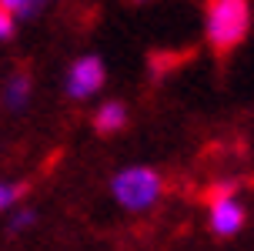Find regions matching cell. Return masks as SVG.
Segmentation results:
<instances>
[{
	"mask_svg": "<svg viewBox=\"0 0 254 251\" xmlns=\"http://www.w3.org/2000/svg\"><path fill=\"white\" fill-rule=\"evenodd\" d=\"M204 34L207 44L217 54H228L248 37V27H251V7L248 0H207L204 7Z\"/></svg>",
	"mask_w": 254,
	"mask_h": 251,
	"instance_id": "6da1fadb",
	"label": "cell"
},
{
	"mask_svg": "<svg viewBox=\"0 0 254 251\" xmlns=\"http://www.w3.org/2000/svg\"><path fill=\"white\" fill-rule=\"evenodd\" d=\"M161 194H164V177L154 167L134 164L114 177V198L127 211H147L161 201Z\"/></svg>",
	"mask_w": 254,
	"mask_h": 251,
	"instance_id": "7a4b0ae2",
	"label": "cell"
},
{
	"mask_svg": "<svg viewBox=\"0 0 254 251\" xmlns=\"http://www.w3.org/2000/svg\"><path fill=\"white\" fill-rule=\"evenodd\" d=\"M104 61L101 57H80V61L70 64V71H67V94L77 100L90 97V94H97L104 87Z\"/></svg>",
	"mask_w": 254,
	"mask_h": 251,
	"instance_id": "3957f363",
	"label": "cell"
},
{
	"mask_svg": "<svg viewBox=\"0 0 254 251\" xmlns=\"http://www.w3.org/2000/svg\"><path fill=\"white\" fill-rule=\"evenodd\" d=\"M211 201V228L221 238H231L244 228V208L234 194H221V198H207Z\"/></svg>",
	"mask_w": 254,
	"mask_h": 251,
	"instance_id": "277c9868",
	"label": "cell"
},
{
	"mask_svg": "<svg viewBox=\"0 0 254 251\" xmlns=\"http://www.w3.org/2000/svg\"><path fill=\"white\" fill-rule=\"evenodd\" d=\"M124 124H127V111H124V104H117V100H107L101 111L94 114L97 134H114V131H121Z\"/></svg>",
	"mask_w": 254,
	"mask_h": 251,
	"instance_id": "5b68a950",
	"label": "cell"
},
{
	"mask_svg": "<svg viewBox=\"0 0 254 251\" xmlns=\"http://www.w3.org/2000/svg\"><path fill=\"white\" fill-rule=\"evenodd\" d=\"M27 94H30V81H27V74H17L10 81V87H7V104L10 107H20L27 100Z\"/></svg>",
	"mask_w": 254,
	"mask_h": 251,
	"instance_id": "8992f818",
	"label": "cell"
},
{
	"mask_svg": "<svg viewBox=\"0 0 254 251\" xmlns=\"http://www.w3.org/2000/svg\"><path fill=\"white\" fill-rule=\"evenodd\" d=\"M24 191H27V184H0V211H3V208H10Z\"/></svg>",
	"mask_w": 254,
	"mask_h": 251,
	"instance_id": "52a82bcc",
	"label": "cell"
},
{
	"mask_svg": "<svg viewBox=\"0 0 254 251\" xmlns=\"http://www.w3.org/2000/svg\"><path fill=\"white\" fill-rule=\"evenodd\" d=\"M13 24H17V20H13V13L0 3V40H7L13 34Z\"/></svg>",
	"mask_w": 254,
	"mask_h": 251,
	"instance_id": "ba28073f",
	"label": "cell"
},
{
	"mask_svg": "<svg viewBox=\"0 0 254 251\" xmlns=\"http://www.w3.org/2000/svg\"><path fill=\"white\" fill-rule=\"evenodd\" d=\"M0 3H3V7H7V10H10L13 17H17V13H30L37 0H0Z\"/></svg>",
	"mask_w": 254,
	"mask_h": 251,
	"instance_id": "9c48e42d",
	"label": "cell"
},
{
	"mask_svg": "<svg viewBox=\"0 0 254 251\" xmlns=\"http://www.w3.org/2000/svg\"><path fill=\"white\" fill-rule=\"evenodd\" d=\"M27 225H34V211H20L13 218V231H17V228H27Z\"/></svg>",
	"mask_w": 254,
	"mask_h": 251,
	"instance_id": "30bf717a",
	"label": "cell"
}]
</instances>
